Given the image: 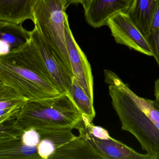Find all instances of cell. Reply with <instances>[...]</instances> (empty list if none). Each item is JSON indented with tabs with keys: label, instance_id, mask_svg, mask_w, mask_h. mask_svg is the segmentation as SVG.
Here are the masks:
<instances>
[{
	"label": "cell",
	"instance_id": "cell-5",
	"mask_svg": "<svg viewBox=\"0 0 159 159\" xmlns=\"http://www.w3.org/2000/svg\"><path fill=\"white\" fill-rule=\"evenodd\" d=\"M116 43L123 44L142 54L153 56L145 36L127 12H120L107 22Z\"/></svg>",
	"mask_w": 159,
	"mask_h": 159
},
{
	"label": "cell",
	"instance_id": "cell-20",
	"mask_svg": "<svg viewBox=\"0 0 159 159\" xmlns=\"http://www.w3.org/2000/svg\"><path fill=\"white\" fill-rule=\"evenodd\" d=\"M159 28V3L152 21L151 30Z\"/></svg>",
	"mask_w": 159,
	"mask_h": 159
},
{
	"label": "cell",
	"instance_id": "cell-4",
	"mask_svg": "<svg viewBox=\"0 0 159 159\" xmlns=\"http://www.w3.org/2000/svg\"><path fill=\"white\" fill-rule=\"evenodd\" d=\"M68 7L66 0H40L34 9L33 21L48 46L73 75L65 35Z\"/></svg>",
	"mask_w": 159,
	"mask_h": 159
},
{
	"label": "cell",
	"instance_id": "cell-22",
	"mask_svg": "<svg viewBox=\"0 0 159 159\" xmlns=\"http://www.w3.org/2000/svg\"><path fill=\"white\" fill-rule=\"evenodd\" d=\"M87 0H66L67 2L68 6L71 4H78L80 3L83 4L84 2Z\"/></svg>",
	"mask_w": 159,
	"mask_h": 159
},
{
	"label": "cell",
	"instance_id": "cell-11",
	"mask_svg": "<svg viewBox=\"0 0 159 159\" xmlns=\"http://www.w3.org/2000/svg\"><path fill=\"white\" fill-rule=\"evenodd\" d=\"M40 0H0V20L22 24L33 21V11Z\"/></svg>",
	"mask_w": 159,
	"mask_h": 159
},
{
	"label": "cell",
	"instance_id": "cell-8",
	"mask_svg": "<svg viewBox=\"0 0 159 159\" xmlns=\"http://www.w3.org/2000/svg\"><path fill=\"white\" fill-rule=\"evenodd\" d=\"M77 129L80 136L88 143L101 159H154L149 154L138 153L111 136L106 139L95 138L80 123Z\"/></svg>",
	"mask_w": 159,
	"mask_h": 159
},
{
	"label": "cell",
	"instance_id": "cell-13",
	"mask_svg": "<svg viewBox=\"0 0 159 159\" xmlns=\"http://www.w3.org/2000/svg\"><path fill=\"white\" fill-rule=\"evenodd\" d=\"M159 0H134L127 12L145 36L151 30L152 21Z\"/></svg>",
	"mask_w": 159,
	"mask_h": 159
},
{
	"label": "cell",
	"instance_id": "cell-18",
	"mask_svg": "<svg viewBox=\"0 0 159 159\" xmlns=\"http://www.w3.org/2000/svg\"><path fill=\"white\" fill-rule=\"evenodd\" d=\"M145 38L159 67V28L151 30Z\"/></svg>",
	"mask_w": 159,
	"mask_h": 159
},
{
	"label": "cell",
	"instance_id": "cell-21",
	"mask_svg": "<svg viewBox=\"0 0 159 159\" xmlns=\"http://www.w3.org/2000/svg\"><path fill=\"white\" fill-rule=\"evenodd\" d=\"M155 96L156 101L159 105V78L155 83Z\"/></svg>",
	"mask_w": 159,
	"mask_h": 159
},
{
	"label": "cell",
	"instance_id": "cell-1",
	"mask_svg": "<svg viewBox=\"0 0 159 159\" xmlns=\"http://www.w3.org/2000/svg\"><path fill=\"white\" fill-rule=\"evenodd\" d=\"M104 77L122 129L133 134L153 159H159L158 104L135 94L110 70H104Z\"/></svg>",
	"mask_w": 159,
	"mask_h": 159
},
{
	"label": "cell",
	"instance_id": "cell-16",
	"mask_svg": "<svg viewBox=\"0 0 159 159\" xmlns=\"http://www.w3.org/2000/svg\"><path fill=\"white\" fill-rule=\"evenodd\" d=\"M69 96L80 113L93 120L96 115L93 101L90 99L74 77Z\"/></svg>",
	"mask_w": 159,
	"mask_h": 159
},
{
	"label": "cell",
	"instance_id": "cell-19",
	"mask_svg": "<svg viewBox=\"0 0 159 159\" xmlns=\"http://www.w3.org/2000/svg\"><path fill=\"white\" fill-rule=\"evenodd\" d=\"M21 140L25 145L37 147L41 141V136L37 130L31 129L24 131L22 134Z\"/></svg>",
	"mask_w": 159,
	"mask_h": 159
},
{
	"label": "cell",
	"instance_id": "cell-23",
	"mask_svg": "<svg viewBox=\"0 0 159 159\" xmlns=\"http://www.w3.org/2000/svg\"><path fill=\"white\" fill-rule=\"evenodd\" d=\"M0 82H1V81H0Z\"/></svg>",
	"mask_w": 159,
	"mask_h": 159
},
{
	"label": "cell",
	"instance_id": "cell-14",
	"mask_svg": "<svg viewBox=\"0 0 159 159\" xmlns=\"http://www.w3.org/2000/svg\"><path fill=\"white\" fill-rule=\"evenodd\" d=\"M21 137L0 138V159H41L37 147L25 145Z\"/></svg>",
	"mask_w": 159,
	"mask_h": 159
},
{
	"label": "cell",
	"instance_id": "cell-2",
	"mask_svg": "<svg viewBox=\"0 0 159 159\" xmlns=\"http://www.w3.org/2000/svg\"><path fill=\"white\" fill-rule=\"evenodd\" d=\"M0 81L29 101L61 95L31 39L0 56Z\"/></svg>",
	"mask_w": 159,
	"mask_h": 159
},
{
	"label": "cell",
	"instance_id": "cell-9",
	"mask_svg": "<svg viewBox=\"0 0 159 159\" xmlns=\"http://www.w3.org/2000/svg\"><path fill=\"white\" fill-rule=\"evenodd\" d=\"M134 0H87L82 4L89 25L99 28L106 25L108 19L120 12H127Z\"/></svg>",
	"mask_w": 159,
	"mask_h": 159
},
{
	"label": "cell",
	"instance_id": "cell-12",
	"mask_svg": "<svg viewBox=\"0 0 159 159\" xmlns=\"http://www.w3.org/2000/svg\"><path fill=\"white\" fill-rule=\"evenodd\" d=\"M28 101L15 90L0 82V128L7 122L16 119L20 109Z\"/></svg>",
	"mask_w": 159,
	"mask_h": 159
},
{
	"label": "cell",
	"instance_id": "cell-7",
	"mask_svg": "<svg viewBox=\"0 0 159 159\" xmlns=\"http://www.w3.org/2000/svg\"><path fill=\"white\" fill-rule=\"evenodd\" d=\"M65 35L74 77L93 101V76L91 67L86 55L75 39L70 29L68 16L65 21Z\"/></svg>",
	"mask_w": 159,
	"mask_h": 159
},
{
	"label": "cell",
	"instance_id": "cell-15",
	"mask_svg": "<svg viewBox=\"0 0 159 159\" xmlns=\"http://www.w3.org/2000/svg\"><path fill=\"white\" fill-rule=\"evenodd\" d=\"M101 159V157L80 136H76L59 147L51 159Z\"/></svg>",
	"mask_w": 159,
	"mask_h": 159
},
{
	"label": "cell",
	"instance_id": "cell-6",
	"mask_svg": "<svg viewBox=\"0 0 159 159\" xmlns=\"http://www.w3.org/2000/svg\"><path fill=\"white\" fill-rule=\"evenodd\" d=\"M31 39L61 93L69 95L74 78L72 74L48 46L35 27L31 31Z\"/></svg>",
	"mask_w": 159,
	"mask_h": 159
},
{
	"label": "cell",
	"instance_id": "cell-17",
	"mask_svg": "<svg viewBox=\"0 0 159 159\" xmlns=\"http://www.w3.org/2000/svg\"><path fill=\"white\" fill-rule=\"evenodd\" d=\"M37 149L41 159H51L57 148L51 140L41 137V141L37 145Z\"/></svg>",
	"mask_w": 159,
	"mask_h": 159
},
{
	"label": "cell",
	"instance_id": "cell-10",
	"mask_svg": "<svg viewBox=\"0 0 159 159\" xmlns=\"http://www.w3.org/2000/svg\"><path fill=\"white\" fill-rule=\"evenodd\" d=\"M31 31L22 24L0 20V56L20 47L30 40Z\"/></svg>",
	"mask_w": 159,
	"mask_h": 159
},
{
	"label": "cell",
	"instance_id": "cell-3",
	"mask_svg": "<svg viewBox=\"0 0 159 159\" xmlns=\"http://www.w3.org/2000/svg\"><path fill=\"white\" fill-rule=\"evenodd\" d=\"M82 115L68 94L36 101H28L16 120L24 131L54 129H77Z\"/></svg>",
	"mask_w": 159,
	"mask_h": 159
}]
</instances>
